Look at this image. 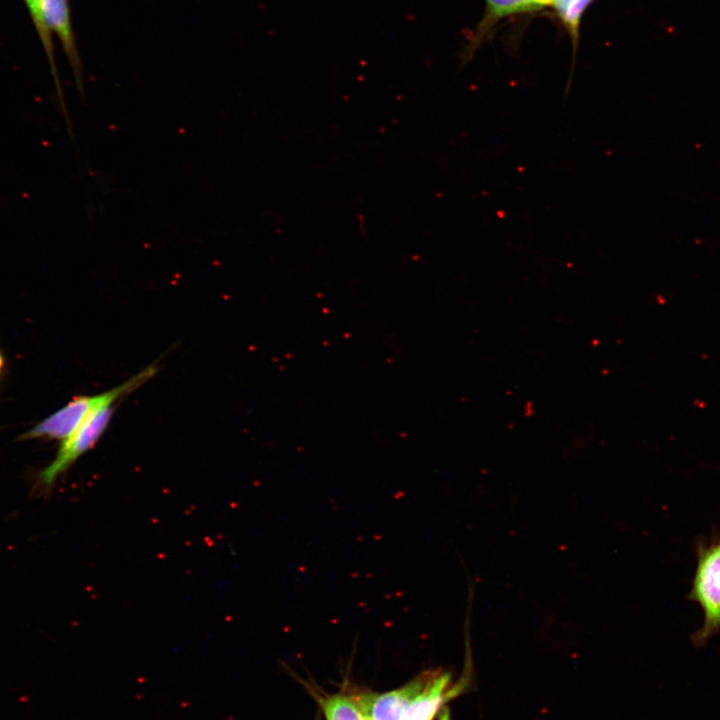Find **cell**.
I'll return each instance as SVG.
<instances>
[{
    "mask_svg": "<svg viewBox=\"0 0 720 720\" xmlns=\"http://www.w3.org/2000/svg\"><path fill=\"white\" fill-rule=\"evenodd\" d=\"M157 369V365L153 363L108 391L95 395L78 396L72 399L65 406L23 434L20 439L65 440L91 412L102 406L114 404L122 397L135 391L152 378Z\"/></svg>",
    "mask_w": 720,
    "mask_h": 720,
    "instance_id": "6da1fadb",
    "label": "cell"
},
{
    "mask_svg": "<svg viewBox=\"0 0 720 720\" xmlns=\"http://www.w3.org/2000/svg\"><path fill=\"white\" fill-rule=\"evenodd\" d=\"M697 563L688 598L703 612L702 626L692 635L695 647L704 646L720 630V535L697 545Z\"/></svg>",
    "mask_w": 720,
    "mask_h": 720,
    "instance_id": "7a4b0ae2",
    "label": "cell"
},
{
    "mask_svg": "<svg viewBox=\"0 0 720 720\" xmlns=\"http://www.w3.org/2000/svg\"><path fill=\"white\" fill-rule=\"evenodd\" d=\"M115 409L114 403L94 410L63 440L55 459L39 474L41 487L50 488L80 456L93 448L108 428Z\"/></svg>",
    "mask_w": 720,
    "mask_h": 720,
    "instance_id": "3957f363",
    "label": "cell"
},
{
    "mask_svg": "<svg viewBox=\"0 0 720 720\" xmlns=\"http://www.w3.org/2000/svg\"><path fill=\"white\" fill-rule=\"evenodd\" d=\"M416 692L412 697L403 720H433L443 704L454 697L460 688H450V675L428 672L419 676Z\"/></svg>",
    "mask_w": 720,
    "mask_h": 720,
    "instance_id": "277c9868",
    "label": "cell"
},
{
    "mask_svg": "<svg viewBox=\"0 0 720 720\" xmlns=\"http://www.w3.org/2000/svg\"><path fill=\"white\" fill-rule=\"evenodd\" d=\"M41 2L46 25L61 43L72 68L78 92L83 98L82 62L76 45L68 0H41Z\"/></svg>",
    "mask_w": 720,
    "mask_h": 720,
    "instance_id": "5b68a950",
    "label": "cell"
},
{
    "mask_svg": "<svg viewBox=\"0 0 720 720\" xmlns=\"http://www.w3.org/2000/svg\"><path fill=\"white\" fill-rule=\"evenodd\" d=\"M416 692V681L407 686L376 696H362L357 702L368 720H403Z\"/></svg>",
    "mask_w": 720,
    "mask_h": 720,
    "instance_id": "8992f818",
    "label": "cell"
},
{
    "mask_svg": "<svg viewBox=\"0 0 720 720\" xmlns=\"http://www.w3.org/2000/svg\"><path fill=\"white\" fill-rule=\"evenodd\" d=\"M26 7L29 11V14L32 18L34 27L38 33L39 39L42 43V46L45 50V53L48 58V62L51 69V74L54 79L57 97L59 101L60 109L63 113V116L66 121L67 130L71 137H74L73 128L71 120L68 116V111L65 104L64 94L60 85L59 76L56 68V63L54 59V51H53V42H52V36L51 32L48 29L46 22L44 20V15L42 11V2L41 0H24Z\"/></svg>",
    "mask_w": 720,
    "mask_h": 720,
    "instance_id": "52a82bcc",
    "label": "cell"
},
{
    "mask_svg": "<svg viewBox=\"0 0 720 720\" xmlns=\"http://www.w3.org/2000/svg\"><path fill=\"white\" fill-rule=\"evenodd\" d=\"M487 12L481 27H488L501 18L519 13L540 10L551 5L552 0H486Z\"/></svg>",
    "mask_w": 720,
    "mask_h": 720,
    "instance_id": "ba28073f",
    "label": "cell"
},
{
    "mask_svg": "<svg viewBox=\"0 0 720 720\" xmlns=\"http://www.w3.org/2000/svg\"><path fill=\"white\" fill-rule=\"evenodd\" d=\"M322 706L327 720H368L357 700L346 696L328 697L322 702Z\"/></svg>",
    "mask_w": 720,
    "mask_h": 720,
    "instance_id": "9c48e42d",
    "label": "cell"
},
{
    "mask_svg": "<svg viewBox=\"0 0 720 720\" xmlns=\"http://www.w3.org/2000/svg\"><path fill=\"white\" fill-rule=\"evenodd\" d=\"M591 1L592 0H552L551 6L556 10L574 42L578 37L581 16Z\"/></svg>",
    "mask_w": 720,
    "mask_h": 720,
    "instance_id": "30bf717a",
    "label": "cell"
},
{
    "mask_svg": "<svg viewBox=\"0 0 720 720\" xmlns=\"http://www.w3.org/2000/svg\"><path fill=\"white\" fill-rule=\"evenodd\" d=\"M2 364H3V359H2V356H1V353H0V371H1V368H2Z\"/></svg>",
    "mask_w": 720,
    "mask_h": 720,
    "instance_id": "8fae6325",
    "label": "cell"
}]
</instances>
